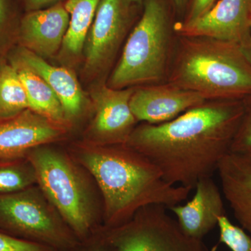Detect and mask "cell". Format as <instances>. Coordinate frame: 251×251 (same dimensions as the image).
Here are the masks:
<instances>
[{"label": "cell", "instance_id": "2", "mask_svg": "<svg viewBox=\"0 0 251 251\" xmlns=\"http://www.w3.org/2000/svg\"><path fill=\"white\" fill-rule=\"evenodd\" d=\"M67 151L97 183L103 204V228L126 224L142 208H170L184 201L191 188L166 181L154 164L126 144L97 145L82 141Z\"/></svg>", "mask_w": 251, "mask_h": 251}, {"label": "cell", "instance_id": "1", "mask_svg": "<svg viewBox=\"0 0 251 251\" xmlns=\"http://www.w3.org/2000/svg\"><path fill=\"white\" fill-rule=\"evenodd\" d=\"M243 110L242 100H206L171 121L140 123L126 145L152 162L168 183L193 189L230 152Z\"/></svg>", "mask_w": 251, "mask_h": 251}, {"label": "cell", "instance_id": "24", "mask_svg": "<svg viewBox=\"0 0 251 251\" xmlns=\"http://www.w3.org/2000/svg\"><path fill=\"white\" fill-rule=\"evenodd\" d=\"M0 251H53L41 244L23 240L0 231Z\"/></svg>", "mask_w": 251, "mask_h": 251}, {"label": "cell", "instance_id": "28", "mask_svg": "<svg viewBox=\"0 0 251 251\" xmlns=\"http://www.w3.org/2000/svg\"><path fill=\"white\" fill-rule=\"evenodd\" d=\"M242 49L248 60H249L251 64V36L249 44H248L247 46H244V47H242Z\"/></svg>", "mask_w": 251, "mask_h": 251}, {"label": "cell", "instance_id": "22", "mask_svg": "<svg viewBox=\"0 0 251 251\" xmlns=\"http://www.w3.org/2000/svg\"><path fill=\"white\" fill-rule=\"evenodd\" d=\"M220 242L231 251H251V237L242 227L232 224L226 215L218 223Z\"/></svg>", "mask_w": 251, "mask_h": 251}, {"label": "cell", "instance_id": "30", "mask_svg": "<svg viewBox=\"0 0 251 251\" xmlns=\"http://www.w3.org/2000/svg\"><path fill=\"white\" fill-rule=\"evenodd\" d=\"M145 0H126L127 3L130 5L143 4Z\"/></svg>", "mask_w": 251, "mask_h": 251}, {"label": "cell", "instance_id": "13", "mask_svg": "<svg viewBox=\"0 0 251 251\" xmlns=\"http://www.w3.org/2000/svg\"><path fill=\"white\" fill-rule=\"evenodd\" d=\"M69 21V13L62 5L30 11L21 19L18 46L43 58L52 57L62 49Z\"/></svg>", "mask_w": 251, "mask_h": 251}, {"label": "cell", "instance_id": "6", "mask_svg": "<svg viewBox=\"0 0 251 251\" xmlns=\"http://www.w3.org/2000/svg\"><path fill=\"white\" fill-rule=\"evenodd\" d=\"M0 231L53 251H72L80 242L37 184L0 195Z\"/></svg>", "mask_w": 251, "mask_h": 251}, {"label": "cell", "instance_id": "10", "mask_svg": "<svg viewBox=\"0 0 251 251\" xmlns=\"http://www.w3.org/2000/svg\"><path fill=\"white\" fill-rule=\"evenodd\" d=\"M251 0H220L202 17L175 25L179 36H203L244 47L251 36Z\"/></svg>", "mask_w": 251, "mask_h": 251}, {"label": "cell", "instance_id": "19", "mask_svg": "<svg viewBox=\"0 0 251 251\" xmlns=\"http://www.w3.org/2000/svg\"><path fill=\"white\" fill-rule=\"evenodd\" d=\"M29 108V102L17 72L7 59L0 62V122Z\"/></svg>", "mask_w": 251, "mask_h": 251}, {"label": "cell", "instance_id": "8", "mask_svg": "<svg viewBox=\"0 0 251 251\" xmlns=\"http://www.w3.org/2000/svg\"><path fill=\"white\" fill-rule=\"evenodd\" d=\"M130 6L126 0H100L85 41L87 72L100 74L113 62L129 28Z\"/></svg>", "mask_w": 251, "mask_h": 251}, {"label": "cell", "instance_id": "15", "mask_svg": "<svg viewBox=\"0 0 251 251\" xmlns=\"http://www.w3.org/2000/svg\"><path fill=\"white\" fill-rule=\"evenodd\" d=\"M9 53L27 64L46 81L62 103L69 125L81 118L85 111L87 99L74 73L67 68L51 65L22 46H16Z\"/></svg>", "mask_w": 251, "mask_h": 251}, {"label": "cell", "instance_id": "12", "mask_svg": "<svg viewBox=\"0 0 251 251\" xmlns=\"http://www.w3.org/2000/svg\"><path fill=\"white\" fill-rule=\"evenodd\" d=\"M205 101L196 92L165 82L135 87L130 107L138 123L159 125Z\"/></svg>", "mask_w": 251, "mask_h": 251}, {"label": "cell", "instance_id": "27", "mask_svg": "<svg viewBox=\"0 0 251 251\" xmlns=\"http://www.w3.org/2000/svg\"><path fill=\"white\" fill-rule=\"evenodd\" d=\"M56 1L57 0H25V4L28 9L34 11Z\"/></svg>", "mask_w": 251, "mask_h": 251}, {"label": "cell", "instance_id": "17", "mask_svg": "<svg viewBox=\"0 0 251 251\" xmlns=\"http://www.w3.org/2000/svg\"><path fill=\"white\" fill-rule=\"evenodd\" d=\"M7 61L14 68L22 82L29 108L54 123L69 128L71 126L66 119L62 103L46 81L14 54H8Z\"/></svg>", "mask_w": 251, "mask_h": 251}, {"label": "cell", "instance_id": "18", "mask_svg": "<svg viewBox=\"0 0 251 251\" xmlns=\"http://www.w3.org/2000/svg\"><path fill=\"white\" fill-rule=\"evenodd\" d=\"M100 0H68L65 8L70 16L62 49L71 57H76L85 47Z\"/></svg>", "mask_w": 251, "mask_h": 251}, {"label": "cell", "instance_id": "25", "mask_svg": "<svg viewBox=\"0 0 251 251\" xmlns=\"http://www.w3.org/2000/svg\"><path fill=\"white\" fill-rule=\"evenodd\" d=\"M72 251H116L104 237L102 229L89 239L80 242Z\"/></svg>", "mask_w": 251, "mask_h": 251}, {"label": "cell", "instance_id": "23", "mask_svg": "<svg viewBox=\"0 0 251 251\" xmlns=\"http://www.w3.org/2000/svg\"><path fill=\"white\" fill-rule=\"evenodd\" d=\"M242 101V117L231 145L230 153L251 156V97Z\"/></svg>", "mask_w": 251, "mask_h": 251}, {"label": "cell", "instance_id": "4", "mask_svg": "<svg viewBox=\"0 0 251 251\" xmlns=\"http://www.w3.org/2000/svg\"><path fill=\"white\" fill-rule=\"evenodd\" d=\"M52 145L38 147L26 157L35 170L38 186L82 242L103 227L101 195L85 167L67 150Z\"/></svg>", "mask_w": 251, "mask_h": 251}, {"label": "cell", "instance_id": "7", "mask_svg": "<svg viewBox=\"0 0 251 251\" xmlns=\"http://www.w3.org/2000/svg\"><path fill=\"white\" fill-rule=\"evenodd\" d=\"M168 208L150 205L140 209L126 224L102 228L116 251H209L202 239L189 237Z\"/></svg>", "mask_w": 251, "mask_h": 251}, {"label": "cell", "instance_id": "26", "mask_svg": "<svg viewBox=\"0 0 251 251\" xmlns=\"http://www.w3.org/2000/svg\"><path fill=\"white\" fill-rule=\"evenodd\" d=\"M216 0H193L189 14L183 23H191L202 17L215 5Z\"/></svg>", "mask_w": 251, "mask_h": 251}, {"label": "cell", "instance_id": "21", "mask_svg": "<svg viewBox=\"0 0 251 251\" xmlns=\"http://www.w3.org/2000/svg\"><path fill=\"white\" fill-rule=\"evenodd\" d=\"M20 23H14L11 0H0V62L18 44Z\"/></svg>", "mask_w": 251, "mask_h": 251}, {"label": "cell", "instance_id": "29", "mask_svg": "<svg viewBox=\"0 0 251 251\" xmlns=\"http://www.w3.org/2000/svg\"><path fill=\"white\" fill-rule=\"evenodd\" d=\"M173 1L176 9L179 11H181V10L185 9L189 0H173Z\"/></svg>", "mask_w": 251, "mask_h": 251}, {"label": "cell", "instance_id": "11", "mask_svg": "<svg viewBox=\"0 0 251 251\" xmlns=\"http://www.w3.org/2000/svg\"><path fill=\"white\" fill-rule=\"evenodd\" d=\"M69 128L30 109L0 122V160L26 157L38 147L62 141Z\"/></svg>", "mask_w": 251, "mask_h": 251}, {"label": "cell", "instance_id": "14", "mask_svg": "<svg viewBox=\"0 0 251 251\" xmlns=\"http://www.w3.org/2000/svg\"><path fill=\"white\" fill-rule=\"evenodd\" d=\"M194 188L196 193L191 201L168 209L176 216L185 233L202 239L218 226L220 218L226 215V210L222 195L211 176L200 180Z\"/></svg>", "mask_w": 251, "mask_h": 251}, {"label": "cell", "instance_id": "31", "mask_svg": "<svg viewBox=\"0 0 251 251\" xmlns=\"http://www.w3.org/2000/svg\"><path fill=\"white\" fill-rule=\"evenodd\" d=\"M250 10H251V7H250Z\"/></svg>", "mask_w": 251, "mask_h": 251}, {"label": "cell", "instance_id": "3", "mask_svg": "<svg viewBox=\"0 0 251 251\" xmlns=\"http://www.w3.org/2000/svg\"><path fill=\"white\" fill-rule=\"evenodd\" d=\"M167 82L206 100L251 97V64L242 47L203 36H179Z\"/></svg>", "mask_w": 251, "mask_h": 251}, {"label": "cell", "instance_id": "16", "mask_svg": "<svg viewBox=\"0 0 251 251\" xmlns=\"http://www.w3.org/2000/svg\"><path fill=\"white\" fill-rule=\"evenodd\" d=\"M216 172L236 219L251 237V156L229 152Z\"/></svg>", "mask_w": 251, "mask_h": 251}, {"label": "cell", "instance_id": "9", "mask_svg": "<svg viewBox=\"0 0 251 251\" xmlns=\"http://www.w3.org/2000/svg\"><path fill=\"white\" fill-rule=\"evenodd\" d=\"M135 87L116 90L99 86L92 94L94 114L83 141L97 145L126 144L138 126L130 107Z\"/></svg>", "mask_w": 251, "mask_h": 251}, {"label": "cell", "instance_id": "20", "mask_svg": "<svg viewBox=\"0 0 251 251\" xmlns=\"http://www.w3.org/2000/svg\"><path fill=\"white\" fill-rule=\"evenodd\" d=\"M37 184L35 170L27 157L0 160V195Z\"/></svg>", "mask_w": 251, "mask_h": 251}, {"label": "cell", "instance_id": "5", "mask_svg": "<svg viewBox=\"0 0 251 251\" xmlns=\"http://www.w3.org/2000/svg\"><path fill=\"white\" fill-rule=\"evenodd\" d=\"M175 26L163 0H145L143 16L126 41L108 84L116 90L167 82L174 54Z\"/></svg>", "mask_w": 251, "mask_h": 251}]
</instances>
